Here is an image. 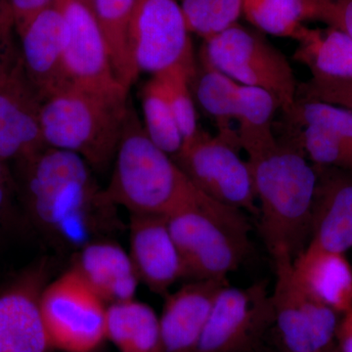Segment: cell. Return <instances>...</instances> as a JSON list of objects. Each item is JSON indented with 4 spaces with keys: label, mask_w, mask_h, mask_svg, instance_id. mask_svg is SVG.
I'll list each match as a JSON object with an SVG mask.
<instances>
[{
    "label": "cell",
    "mask_w": 352,
    "mask_h": 352,
    "mask_svg": "<svg viewBox=\"0 0 352 352\" xmlns=\"http://www.w3.org/2000/svg\"><path fill=\"white\" fill-rule=\"evenodd\" d=\"M14 164L19 203L55 245L78 251L122 228L118 206L78 155L46 146Z\"/></svg>",
    "instance_id": "cell-1"
},
{
    "label": "cell",
    "mask_w": 352,
    "mask_h": 352,
    "mask_svg": "<svg viewBox=\"0 0 352 352\" xmlns=\"http://www.w3.org/2000/svg\"><path fill=\"white\" fill-rule=\"evenodd\" d=\"M113 164L106 190L111 200L131 214L166 219L188 210H204L229 217L244 214L220 205L199 191L173 157L148 138L131 102Z\"/></svg>",
    "instance_id": "cell-2"
},
{
    "label": "cell",
    "mask_w": 352,
    "mask_h": 352,
    "mask_svg": "<svg viewBox=\"0 0 352 352\" xmlns=\"http://www.w3.org/2000/svg\"><path fill=\"white\" fill-rule=\"evenodd\" d=\"M248 155L261 229L270 254L284 250L295 258L305 249L318 173L296 138L277 140Z\"/></svg>",
    "instance_id": "cell-3"
},
{
    "label": "cell",
    "mask_w": 352,
    "mask_h": 352,
    "mask_svg": "<svg viewBox=\"0 0 352 352\" xmlns=\"http://www.w3.org/2000/svg\"><path fill=\"white\" fill-rule=\"evenodd\" d=\"M129 103V94H95L74 87L58 92L41 106L44 143L78 155L94 170H106L117 154Z\"/></svg>",
    "instance_id": "cell-4"
},
{
    "label": "cell",
    "mask_w": 352,
    "mask_h": 352,
    "mask_svg": "<svg viewBox=\"0 0 352 352\" xmlns=\"http://www.w3.org/2000/svg\"><path fill=\"white\" fill-rule=\"evenodd\" d=\"M199 53L239 85L270 92L285 115L293 110L298 89L293 68L261 32L236 23L204 39Z\"/></svg>",
    "instance_id": "cell-5"
},
{
    "label": "cell",
    "mask_w": 352,
    "mask_h": 352,
    "mask_svg": "<svg viewBox=\"0 0 352 352\" xmlns=\"http://www.w3.org/2000/svg\"><path fill=\"white\" fill-rule=\"evenodd\" d=\"M166 220L182 259L185 278L227 279L250 251V226L245 214L229 217L188 210Z\"/></svg>",
    "instance_id": "cell-6"
},
{
    "label": "cell",
    "mask_w": 352,
    "mask_h": 352,
    "mask_svg": "<svg viewBox=\"0 0 352 352\" xmlns=\"http://www.w3.org/2000/svg\"><path fill=\"white\" fill-rule=\"evenodd\" d=\"M272 256L274 289L271 293L273 326L284 352H325L336 344L340 314L327 307L298 281L293 256L284 250Z\"/></svg>",
    "instance_id": "cell-7"
},
{
    "label": "cell",
    "mask_w": 352,
    "mask_h": 352,
    "mask_svg": "<svg viewBox=\"0 0 352 352\" xmlns=\"http://www.w3.org/2000/svg\"><path fill=\"white\" fill-rule=\"evenodd\" d=\"M240 149L237 141L200 131L173 159L204 195L226 207L258 214L251 171Z\"/></svg>",
    "instance_id": "cell-8"
},
{
    "label": "cell",
    "mask_w": 352,
    "mask_h": 352,
    "mask_svg": "<svg viewBox=\"0 0 352 352\" xmlns=\"http://www.w3.org/2000/svg\"><path fill=\"white\" fill-rule=\"evenodd\" d=\"M107 308L74 268L44 287L41 316L50 346L91 352L107 339Z\"/></svg>",
    "instance_id": "cell-9"
},
{
    "label": "cell",
    "mask_w": 352,
    "mask_h": 352,
    "mask_svg": "<svg viewBox=\"0 0 352 352\" xmlns=\"http://www.w3.org/2000/svg\"><path fill=\"white\" fill-rule=\"evenodd\" d=\"M129 36L139 75H156L178 65L195 69L189 28L176 0H135Z\"/></svg>",
    "instance_id": "cell-10"
},
{
    "label": "cell",
    "mask_w": 352,
    "mask_h": 352,
    "mask_svg": "<svg viewBox=\"0 0 352 352\" xmlns=\"http://www.w3.org/2000/svg\"><path fill=\"white\" fill-rule=\"evenodd\" d=\"M272 326V300L265 283L247 288L226 285L215 298L195 352L251 351Z\"/></svg>",
    "instance_id": "cell-11"
},
{
    "label": "cell",
    "mask_w": 352,
    "mask_h": 352,
    "mask_svg": "<svg viewBox=\"0 0 352 352\" xmlns=\"http://www.w3.org/2000/svg\"><path fill=\"white\" fill-rule=\"evenodd\" d=\"M57 6L67 24L64 67L69 87L95 94H129L116 76L91 8L75 0H58Z\"/></svg>",
    "instance_id": "cell-12"
},
{
    "label": "cell",
    "mask_w": 352,
    "mask_h": 352,
    "mask_svg": "<svg viewBox=\"0 0 352 352\" xmlns=\"http://www.w3.org/2000/svg\"><path fill=\"white\" fill-rule=\"evenodd\" d=\"M43 103L18 51L0 75V160L4 163H18L46 147L41 124Z\"/></svg>",
    "instance_id": "cell-13"
},
{
    "label": "cell",
    "mask_w": 352,
    "mask_h": 352,
    "mask_svg": "<svg viewBox=\"0 0 352 352\" xmlns=\"http://www.w3.org/2000/svg\"><path fill=\"white\" fill-rule=\"evenodd\" d=\"M16 32L25 75L43 101L69 88L64 67L67 24L57 4Z\"/></svg>",
    "instance_id": "cell-14"
},
{
    "label": "cell",
    "mask_w": 352,
    "mask_h": 352,
    "mask_svg": "<svg viewBox=\"0 0 352 352\" xmlns=\"http://www.w3.org/2000/svg\"><path fill=\"white\" fill-rule=\"evenodd\" d=\"M43 266L0 292V352H45L50 346L41 316Z\"/></svg>",
    "instance_id": "cell-15"
},
{
    "label": "cell",
    "mask_w": 352,
    "mask_h": 352,
    "mask_svg": "<svg viewBox=\"0 0 352 352\" xmlns=\"http://www.w3.org/2000/svg\"><path fill=\"white\" fill-rule=\"evenodd\" d=\"M129 241V256L139 282L151 291L164 295L185 278L182 259L166 217L131 214Z\"/></svg>",
    "instance_id": "cell-16"
},
{
    "label": "cell",
    "mask_w": 352,
    "mask_h": 352,
    "mask_svg": "<svg viewBox=\"0 0 352 352\" xmlns=\"http://www.w3.org/2000/svg\"><path fill=\"white\" fill-rule=\"evenodd\" d=\"M227 279L193 280L171 294L160 317L164 352H195Z\"/></svg>",
    "instance_id": "cell-17"
},
{
    "label": "cell",
    "mask_w": 352,
    "mask_h": 352,
    "mask_svg": "<svg viewBox=\"0 0 352 352\" xmlns=\"http://www.w3.org/2000/svg\"><path fill=\"white\" fill-rule=\"evenodd\" d=\"M318 173L310 220V244L346 254L352 249V175L344 170Z\"/></svg>",
    "instance_id": "cell-18"
},
{
    "label": "cell",
    "mask_w": 352,
    "mask_h": 352,
    "mask_svg": "<svg viewBox=\"0 0 352 352\" xmlns=\"http://www.w3.org/2000/svg\"><path fill=\"white\" fill-rule=\"evenodd\" d=\"M74 270L107 305L133 300L139 283L129 254L107 239L78 250Z\"/></svg>",
    "instance_id": "cell-19"
},
{
    "label": "cell",
    "mask_w": 352,
    "mask_h": 352,
    "mask_svg": "<svg viewBox=\"0 0 352 352\" xmlns=\"http://www.w3.org/2000/svg\"><path fill=\"white\" fill-rule=\"evenodd\" d=\"M293 268L302 286L319 302L342 315L352 309V266L346 254L308 243Z\"/></svg>",
    "instance_id": "cell-20"
},
{
    "label": "cell",
    "mask_w": 352,
    "mask_h": 352,
    "mask_svg": "<svg viewBox=\"0 0 352 352\" xmlns=\"http://www.w3.org/2000/svg\"><path fill=\"white\" fill-rule=\"evenodd\" d=\"M239 85L212 67L199 53L195 69L190 76L194 100L214 120L217 134L240 143L237 131L232 126L237 116Z\"/></svg>",
    "instance_id": "cell-21"
},
{
    "label": "cell",
    "mask_w": 352,
    "mask_h": 352,
    "mask_svg": "<svg viewBox=\"0 0 352 352\" xmlns=\"http://www.w3.org/2000/svg\"><path fill=\"white\" fill-rule=\"evenodd\" d=\"M106 333L120 352H164L160 317L134 298L108 305Z\"/></svg>",
    "instance_id": "cell-22"
},
{
    "label": "cell",
    "mask_w": 352,
    "mask_h": 352,
    "mask_svg": "<svg viewBox=\"0 0 352 352\" xmlns=\"http://www.w3.org/2000/svg\"><path fill=\"white\" fill-rule=\"evenodd\" d=\"M295 58L307 65L317 80H352V39L333 28H307L298 39Z\"/></svg>",
    "instance_id": "cell-23"
},
{
    "label": "cell",
    "mask_w": 352,
    "mask_h": 352,
    "mask_svg": "<svg viewBox=\"0 0 352 352\" xmlns=\"http://www.w3.org/2000/svg\"><path fill=\"white\" fill-rule=\"evenodd\" d=\"M135 0H92L91 10L106 43L120 85L129 90L139 76L131 47V25Z\"/></svg>",
    "instance_id": "cell-24"
},
{
    "label": "cell",
    "mask_w": 352,
    "mask_h": 352,
    "mask_svg": "<svg viewBox=\"0 0 352 352\" xmlns=\"http://www.w3.org/2000/svg\"><path fill=\"white\" fill-rule=\"evenodd\" d=\"M279 104L261 88L239 85L237 124L241 148L247 154L258 151L277 140L273 132V118Z\"/></svg>",
    "instance_id": "cell-25"
},
{
    "label": "cell",
    "mask_w": 352,
    "mask_h": 352,
    "mask_svg": "<svg viewBox=\"0 0 352 352\" xmlns=\"http://www.w3.org/2000/svg\"><path fill=\"white\" fill-rule=\"evenodd\" d=\"M245 19L259 31L298 41L314 20L311 0H243Z\"/></svg>",
    "instance_id": "cell-26"
},
{
    "label": "cell",
    "mask_w": 352,
    "mask_h": 352,
    "mask_svg": "<svg viewBox=\"0 0 352 352\" xmlns=\"http://www.w3.org/2000/svg\"><path fill=\"white\" fill-rule=\"evenodd\" d=\"M143 126L153 143L170 157L182 151L184 140L157 76L141 90Z\"/></svg>",
    "instance_id": "cell-27"
},
{
    "label": "cell",
    "mask_w": 352,
    "mask_h": 352,
    "mask_svg": "<svg viewBox=\"0 0 352 352\" xmlns=\"http://www.w3.org/2000/svg\"><path fill=\"white\" fill-rule=\"evenodd\" d=\"M193 72L194 69L178 65L155 75L163 87L166 100L182 131L184 144L190 142L201 131L195 100L190 87V76Z\"/></svg>",
    "instance_id": "cell-28"
},
{
    "label": "cell",
    "mask_w": 352,
    "mask_h": 352,
    "mask_svg": "<svg viewBox=\"0 0 352 352\" xmlns=\"http://www.w3.org/2000/svg\"><path fill=\"white\" fill-rule=\"evenodd\" d=\"M182 9L190 32L204 39L238 23L243 0H182Z\"/></svg>",
    "instance_id": "cell-29"
},
{
    "label": "cell",
    "mask_w": 352,
    "mask_h": 352,
    "mask_svg": "<svg viewBox=\"0 0 352 352\" xmlns=\"http://www.w3.org/2000/svg\"><path fill=\"white\" fill-rule=\"evenodd\" d=\"M296 140L314 166L352 170V147L332 131L315 124L303 126Z\"/></svg>",
    "instance_id": "cell-30"
},
{
    "label": "cell",
    "mask_w": 352,
    "mask_h": 352,
    "mask_svg": "<svg viewBox=\"0 0 352 352\" xmlns=\"http://www.w3.org/2000/svg\"><path fill=\"white\" fill-rule=\"evenodd\" d=\"M286 117L298 126L315 124L324 127L352 147V113L346 109L320 101L298 99Z\"/></svg>",
    "instance_id": "cell-31"
},
{
    "label": "cell",
    "mask_w": 352,
    "mask_h": 352,
    "mask_svg": "<svg viewBox=\"0 0 352 352\" xmlns=\"http://www.w3.org/2000/svg\"><path fill=\"white\" fill-rule=\"evenodd\" d=\"M298 99L332 104L352 113V80H333L310 78L298 85Z\"/></svg>",
    "instance_id": "cell-32"
},
{
    "label": "cell",
    "mask_w": 352,
    "mask_h": 352,
    "mask_svg": "<svg viewBox=\"0 0 352 352\" xmlns=\"http://www.w3.org/2000/svg\"><path fill=\"white\" fill-rule=\"evenodd\" d=\"M314 20L339 30L352 39V0H311Z\"/></svg>",
    "instance_id": "cell-33"
},
{
    "label": "cell",
    "mask_w": 352,
    "mask_h": 352,
    "mask_svg": "<svg viewBox=\"0 0 352 352\" xmlns=\"http://www.w3.org/2000/svg\"><path fill=\"white\" fill-rule=\"evenodd\" d=\"M17 203L19 199L13 170L0 160V235L12 223Z\"/></svg>",
    "instance_id": "cell-34"
},
{
    "label": "cell",
    "mask_w": 352,
    "mask_h": 352,
    "mask_svg": "<svg viewBox=\"0 0 352 352\" xmlns=\"http://www.w3.org/2000/svg\"><path fill=\"white\" fill-rule=\"evenodd\" d=\"M58 0H9L15 31L21 29L39 13L56 6Z\"/></svg>",
    "instance_id": "cell-35"
},
{
    "label": "cell",
    "mask_w": 352,
    "mask_h": 352,
    "mask_svg": "<svg viewBox=\"0 0 352 352\" xmlns=\"http://www.w3.org/2000/svg\"><path fill=\"white\" fill-rule=\"evenodd\" d=\"M336 346L339 352H352V309L340 315Z\"/></svg>",
    "instance_id": "cell-36"
},
{
    "label": "cell",
    "mask_w": 352,
    "mask_h": 352,
    "mask_svg": "<svg viewBox=\"0 0 352 352\" xmlns=\"http://www.w3.org/2000/svg\"><path fill=\"white\" fill-rule=\"evenodd\" d=\"M13 30L15 25L9 0H0V39L12 38Z\"/></svg>",
    "instance_id": "cell-37"
},
{
    "label": "cell",
    "mask_w": 352,
    "mask_h": 352,
    "mask_svg": "<svg viewBox=\"0 0 352 352\" xmlns=\"http://www.w3.org/2000/svg\"><path fill=\"white\" fill-rule=\"evenodd\" d=\"M19 48L14 45L12 38L0 39V75L11 60L17 55Z\"/></svg>",
    "instance_id": "cell-38"
},
{
    "label": "cell",
    "mask_w": 352,
    "mask_h": 352,
    "mask_svg": "<svg viewBox=\"0 0 352 352\" xmlns=\"http://www.w3.org/2000/svg\"><path fill=\"white\" fill-rule=\"evenodd\" d=\"M75 1L80 2V3L85 4V6L91 8L92 0H75Z\"/></svg>",
    "instance_id": "cell-39"
},
{
    "label": "cell",
    "mask_w": 352,
    "mask_h": 352,
    "mask_svg": "<svg viewBox=\"0 0 352 352\" xmlns=\"http://www.w3.org/2000/svg\"><path fill=\"white\" fill-rule=\"evenodd\" d=\"M325 352H339V351H338L337 346H336V344H335V346H333V347H331L330 349H328V351H325Z\"/></svg>",
    "instance_id": "cell-40"
}]
</instances>
